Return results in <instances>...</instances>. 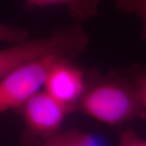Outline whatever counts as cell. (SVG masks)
Listing matches in <instances>:
<instances>
[{
    "instance_id": "obj_9",
    "label": "cell",
    "mask_w": 146,
    "mask_h": 146,
    "mask_svg": "<svg viewBox=\"0 0 146 146\" xmlns=\"http://www.w3.org/2000/svg\"><path fill=\"white\" fill-rule=\"evenodd\" d=\"M123 74L133 85L146 110V67L135 63L123 69Z\"/></svg>"
},
{
    "instance_id": "obj_1",
    "label": "cell",
    "mask_w": 146,
    "mask_h": 146,
    "mask_svg": "<svg viewBox=\"0 0 146 146\" xmlns=\"http://www.w3.org/2000/svg\"><path fill=\"white\" fill-rule=\"evenodd\" d=\"M78 110L110 126L136 119H146V110L133 85L123 73L115 71L104 76L89 74Z\"/></svg>"
},
{
    "instance_id": "obj_7",
    "label": "cell",
    "mask_w": 146,
    "mask_h": 146,
    "mask_svg": "<svg viewBox=\"0 0 146 146\" xmlns=\"http://www.w3.org/2000/svg\"><path fill=\"white\" fill-rule=\"evenodd\" d=\"M38 146H95L94 139L78 130L58 131Z\"/></svg>"
},
{
    "instance_id": "obj_11",
    "label": "cell",
    "mask_w": 146,
    "mask_h": 146,
    "mask_svg": "<svg viewBox=\"0 0 146 146\" xmlns=\"http://www.w3.org/2000/svg\"><path fill=\"white\" fill-rule=\"evenodd\" d=\"M118 146H146V139L139 136L134 130L127 129L121 133Z\"/></svg>"
},
{
    "instance_id": "obj_4",
    "label": "cell",
    "mask_w": 146,
    "mask_h": 146,
    "mask_svg": "<svg viewBox=\"0 0 146 146\" xmlns=\"http://www.w3.org/2000/svg\"><path fill=\"white\" fill-rule=\"evenodd\" d=\"M62 58L50 57L23 64L11 71L0 81V111L15 110L41 91L54 65Z\"/></svg>"
},
{
    "instance_id": "obj_6",
    "label": "cell",
    "mask_w": 146,
    "mask_h": 146,
    "mask_svg": "<svg viewBox=\"0 0 146 146\" xmlns=\"http://www.w3.org/2000/svg\"><path fill=\"white\" fill-rule=\"evenodd\" d=\"M25 2L35 7H63L72 20L81 23L98 14L101 0H25Z\"/></svg>"
},
{
    "instance_id": "obj_2",
    "label": "cell",
    "mask_w": 146,
    "mask_h": 146,
    "mask_svg": "<svg viewBox=\"0 0 146 146\" xmlns=\"http://www.w3.org/2000/svg\"><path fill=\"white\" fill-rule=\"evenodd\" d=\"M89 36L80 22L61 26L50 36L29 39L1 50L0 78L23 64L50 57L72 59L86 50Z\"/></svg>"
},
{
    "instance_id": "obj_10",
    "label": "cell",
    "mask_w": 146,
    "mask_h": 146,
    "mask_svg": "<svg viewBox=\"0 0 146 146\" xmlns=\"http://www.w3.org/2000/svg\"><path fill=\"white\" fill-rule=\"evenodd\" d=\"M29 32L25 29L7 25H0V40L11 44V46L21 44L29 39Z\"/></svg>"
},
{
    "instance_id": "obj_5",
    "label": "cell",
    "mask_w": 146,
    "mask_h": 146,
    "mask_svg": "<svg viewBox=\"0 0 146 146\" xmlns=\"http://www.w3.org/2000/svg\"><path fill=\"white\" fill-rule=\"evenodd\" d=\"M88 80L89 76L75 65L72 59L62 58L54 65L43 90L60 102L78 110L79 102L86 90Z\"/></svg>"
},
{
    "instance_id": "obj_3",
    "label": "cell",
    "mask_w": 146,
    "mask_h": 146,
    "mask_svg": "<svg viewBox=\"0 0 146 146\" xmlns=\"http://www.w3.org/2000/svg\"><path fill=\"white\" fill-rule=\"evenodd\" d=\"M14 111L24 122L23 143L26 145L38 146L60 131L65 119L78 110L60 102L45 90H41Z\"/></svg>"
},
{
    "instance_id": "obj_8",
    "label": "cell",
    "mask_w": 146,
    "mask_h": 146,
    "mask_svg": "<svg viewBox=\"0 0 146 146\" xmlns=\"http://www.w3.org/2000/svg\"><path fill=\"white\" fill-rule=\"evenodd\" d=\"M114 3L120 11L136 16L141 20V40L146 41V0H115Z\"/></svg>"
}]
</instances>
